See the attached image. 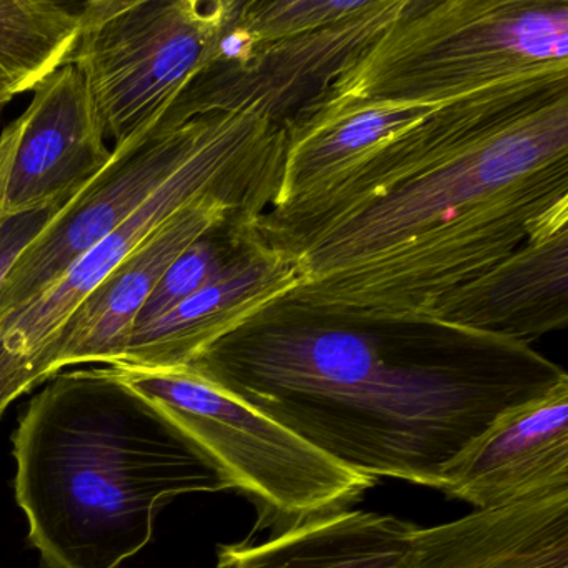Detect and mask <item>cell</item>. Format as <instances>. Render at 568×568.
Wrapping results in <instances>:
<instances>
[{
    "label": "cell",
    "instance_id": "cell-11",
    "mask_svg": "<svg viewBox=\"0 0 568 568\" xmlns=\"http://www.w3.org/2000/svg\"><path fill=\"white\" fill-rule=\"evenodd\" d=\"M438 490L475 510L568 490V381L497 415L452 458Z\"/></svg>",
    "mask_w": 568,
    "mask_h": 568
},
{
    "label": "cell",
    "instance_id": "cell-17",
    "mask_svg": "<svg viewBox=\"0 0 568 568\" xmlns=\"http://www.w3.org/2000/svg\"><path fill=\"white\" fill-rule=\"evenodd\" d=\"M81 6L0 0V88L18 98L71 62L81 34Z\"/></svg>",
    "mask_w": 568,
    "mask_h": 568
},
{
    "label": "cell",
    "instance_id": "cell-1",
    "mask_svg": "<svg viewBox=\"0 0 568 568\" xmlns=\"http://www.w3.org/2000/svg\"><path fill=\"white\" fill-rule=\"evenodd\" d=\"M187 367L348 470L435 490L497 415L568 381L521 342L430 318L334 317L284 298Z\"/></svg>",
    "mask_w": 568,
    "mask_h": 568
},
{
    "label": "cell",
    "instance_id": "cell-12",
    "mask_svg": "<svg viewBox=\"0 0 568 568\" xmlns=\"http://www.w3.org/2000/svg\"><path fill=\"white\" fill-rule=\"evenodd\" d=\"M241 225L244 244L227 267L174 311L132 332L118 364L187 367L215 342L301 285L291 255L267 244L251 224Z\"/></svg>",
    "mask_w": 568,
    "mask_h": 568
},
{
    "label": "cell",
    "instance_id": "cell-7",
    "mask_svg": "<svg viewBox=\"0 0 568 568\" xmlns=\"http://www.w3.org/2000/svg\"><path fill=\"white\" fill-rule=\"evenodd\" d=\"M235 0H91L71 64L114 148L161 118L212 68Z\"/></svg>",
    "mask_w": 568,
    "mask_h": 568
},
{
    "label": "cell",
    "instance_id": "cell-21",
    "mask_svg": "<svg viewBox=\"0 0 568 568\" xmlns=\"http://www.w3.org/2000/svg\"><path fill=\"white\" fill-rule=\"evenodd\" d=\"M16 95L12 94V92L6 91V89L0 88V112L4 111L6 108H8L9 104H11L12 99H14Z\"/></svg>",
    "mask_w": 568,
    "mask_h": 568
},
{
    "label": "cell",
    "instance_id": "cell-18",
    "mask_svg": "<svg viewBox=\"0 0 568 568\" xmlns=\"http://www.w3.org/2000/svg\"><path fill=\"white\" fill-rule=\"evenodd\" d=\"M244 239V227L239 222H232L185 248L164 272L151 297L139 312L134 331L164 317L185 298L214 281L241 251Z\"/></svg>",
    "mask_w": 568,
    "mask_h": 568
},
{
    "label": "cell",
    "instance_id": "cell-6",
    "mask_svg": "<svg viewBox=\"0 0 568 568\" xmlns=\"http://www.w3.org/2000/svg\"><path fill=\"white\" fill-rule=\"evenodd\" d=\"M105 367L154 402L204 452L229 488L252 500L258 527L282 531L347 510L375 485L192 368Z\"/></svg>",
    "mask_w": 568,
    "mask_h": 568
},
{
    "label": "cell",
    "instance_id": "cell-4",
    "mask_svg": "<svg viewBox=\"0 0 568 568\" xmlns=\"http://www.w3.org/2000/svg\"><path fill=\"white\" fill-rule=\"evenodd\" d=\"M284 154V125L255 111L221 112L201 148L128 221L44 291L0 315V417L16 398L51 378L72 315L175 212L222 195L261 217L277 197Z\"/></svg>",
    "mask_w": 568,
    "mask_h": 568
},
{
    "label": "cell",
    "instance_id": "cell-2",
    "mask_svg": "<svg viewBox=\"0 0 568 568\" xmlns=\"http://www.w3.org/2000/svg\"><path fill=\"white\" fill-rule=\"evenodd\" d=\"M567 224L565 94L377 195L252 227L301 272L284 301L334 317L404 321Z\"/></svg>",
    "mask_w": 568,
    "mask_h": 568
},
{
    "label": "cell",
    "instance_id": "cell-19",
    "mask_svg": "<svg viewBox=\"0 0 568 568\" xmlns=\"http://www.w3.org/2000/svg\"><path fill=\"white\" fill-rule=\"evenodd\" d=\"M372 4L374 0H239L235 22L258 49L331 28Z\"/></svg>",
    "mask_w": 568,
    "mask_h": 568
},
{
    "label": "cell",
    "instance_id": "cell-3",
    "mask_svg": "<svg viewBox=\"0 0 568 568\" xmlns=\"http://www.w3.org/2000/svg\"><path fill=\"white\" fill-rule=\"evenodd\" d=\"M14 432L16 498L45 568H119L159 508L227 490L204 452L109 367L49 378Z\"/></svg>",
    "mask_w": 568,
    "mask_h": 568
},
{
    "label": "cell",
    "instance_id": "cell-16",
    "mask_svg": "<svg viewBox=\"0 0 568 568\" xmlns=\"http://www.w3.org/2000/svg\"><path fill=\"white\" fill-rule=\"evenodd\" d=\"M415 525L394 515L338 510L261 544L224 545L217 568H407Z\"/></svg>",
    "mask_w": 568,
    "mask_h": 568
},
{
    "label": "cell",
    "instance_id": "cell-20",
    "mask_svg": "<svg viewBox=\"0 0 568 568\" xmlns=\"http://www.w3.org/2000/svg\"><path fill=\"white\" fill-rule=\"evenodd\" d=\"M59 209H44V211L2 217L0 221V287L8 281L16 262L38 239L42 229L51 222Z\"/></svg>",
    "mask_w": 568,
    "mask_h": 568
},
{
    "label": "cell",
    "instance_id": "cell-13",
    "mask_svg": "<svg viewBox=\"0 0 568 568\" xmlns=\"http://www.w3.org/2000/svg\"><path fill=\"white\" fill-rule=\"evenodd\" d=\"M255 219L239 202L209 195L175 212L75 311L59 341L52 375L74 365L118 364L135 318L172 262L199 239Z\"/></svg>",
    "mask_w": 568,
    "mask_h": 568
},
{
    "label": "cell",
    "instance_id": "cell-14",
    "mask_svg": "<svg viewBox=\"0 0 568 568\" xmlns=\"http://www.w3.org/2000/svg\"><path fill=\"white\" fill-rule=\"evenodd\" d=\"M530 345L568 325V224L538 232L424 317Z\"/></svg>",
    "mask_w": 568,
    "mask_h": 568
},
{
    "label": "cell",
    "instance_id": "cell-9",
    "mask_svg": "<svg viewBox=\"0 0 568 568\" xmlns=\"http://www.w3.org/2000/svg\"><path fill=\"white\" fill-rule=\"evenodd\" d=\"M405 6L407 0H374L367 11L331 28L258 48L244 65H212L185 94L201 114L255 111L284 125L321 98Z\"/></svg>",
    "mask_w": 568,
    "mask_h": 568
},
{
    "label": "cell",
    "instance_id": "cell-10",
    "mask_svg": "<svg viewBox=\"0 0 568 568\" xmlns=\"http://www.w3.org/2000/svg\"><path fill=\"white\" fill-rule=\"evenodd\" d=\"M19 115L4 214L64 207L112 159L88 82L71 62L34 89Z\"/></svg>",
    "mask_w": 568,
    "mask_h": 568
},
{
    "label": "cell",
    "instance_id": "cell-5",
    "mask_svg": "<svg viewBox=\"0 0 568 568\" xmlns=\"http://www.w3.org/2000/svg\"><path fill=\"white\" fill-rule=\"evenodd\" d=\"M555 68H568V0H407L311 104H427Z\"/></svg>",
    "mask_w": 568,
    "mask_h": 568
},
{
    "label": "cell",
    "instance_id": "cell-8",
    "mask_svg": "<svg viewBox=\"0 0 568 568\" xmlns=\"http://www.w3.org/2000/svg\"><path fill=\"white\" fill-rule=\"evenodd\" d=\"M221 112L199 114L181 98L112 149L108 168L55 212L0 287V315L51 285L75 258L128 221L201 148Z\"/></svg>",
    "mask_w": 568,
    "mask_h": 568
},
{
    "label": "cell",
    "instance_id": "cell-15",
    "mask_svg": "<svg viewBox=\"0 0 568 568\" xmlns=\"http://www.w3.org/2000/svg\"><path fill=\"white\" fill-rule=\"evenodd\" d=\"M407 568H568V490L415 527Z\"/></svg>",
    "mask_w": 568,
    "mask_h": 568
}]
</instances>
